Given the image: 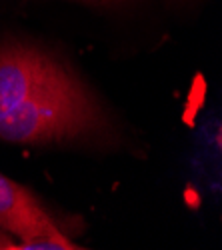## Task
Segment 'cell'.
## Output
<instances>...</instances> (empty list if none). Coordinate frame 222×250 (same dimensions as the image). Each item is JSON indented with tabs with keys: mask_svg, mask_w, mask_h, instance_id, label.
Returning a JSON list of instances; mask_svg holds the SVG:
<instances>
[{
	"mask_svg": "<svg viewBox=\"0 0 222 250\" xmlns=\"http://www.w3.org/2000/svg\"><path fill=\"white\" fill-rule=\"evenodd\" d=\"M0 226L18 238L14 250H76L54 226L38 200L22 184L0 172Z\"/></svg>",
	"mask_w": 222,
	"mask_h": 250,
	"instance_id": "obj_2",
	"label": "cell"
},
{
	"mask_svg": "<svg viewBox=\"0 0 222 250\" xmlns=\"http://www.w3.org/2000/svg\"><path fill=\"white\" fill-rule=\"evenodd\" d=\"M86 2H112V0H86Z\"/></svg>",
	"mask_w": 222,
	"mask_h": 250,
	"instance_id": "obj_4",
	"label": "cell"
},
{
	"mask_svg": "<svg viewBox=\"0 0 222 250\" xmlns=\"http://www.w3.org/2000/svg\"><path fill=\"white\" fill-rule=\"evenodd\" d=\"M108 128L102 106L50 54L22 44L0 48V138L48 144L96 138Z\"/></svg>",
	"mask_w": 222,
	"mask_h": 250,
	"instance_id": "obj_1",
	"label": "cell"
},
{
	"mask_svg": "<svg viewBox=\"0 0 222 250\" xmlns=\"http://www.w3.org/2000/svg\"><path fill=\"white\" fill-rule=\"evenodd\" d=\"M14 248H16V242L10 240L6 234L0 232V250H14Z\"/></svg>",
	"mask_w": 222,
	"mask_h": 250,
	"instance_id": "obj_3",
	"label": "cell"
}]
</instances>
